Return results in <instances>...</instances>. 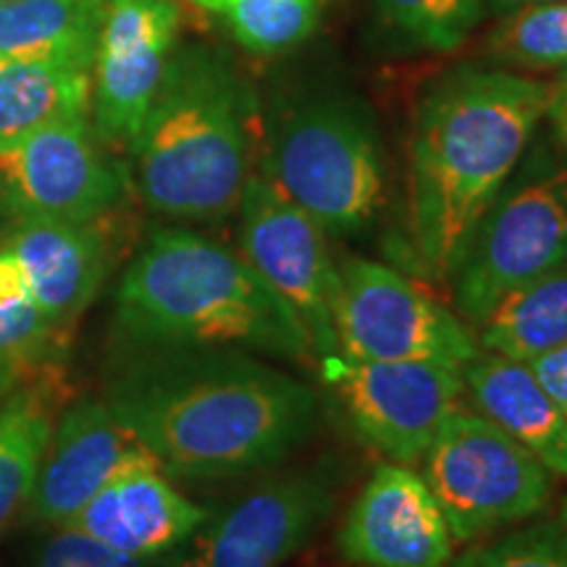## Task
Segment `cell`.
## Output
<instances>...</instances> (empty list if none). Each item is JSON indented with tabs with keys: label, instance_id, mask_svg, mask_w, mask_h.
Returning a JSON list of instances; mask_svg holds the SVG:
<instances>
[{
	"label": "cell",
	"instance_id": "obj_15",
	"mask_svg": "<svg viewBox=\"0 0 567 567\" xmlns=\"http://www.w3.org/2000/svg\"><path fill=\"white\" fill-rule=\"evenodd\" d=\"M151 455L109 402L84 396L53 423L30 499L32 515L55 528L66 526L118 471Z\"/></svg>",
	"mask_w": 567,
	"mask_h": 567
},
{
	"label": "cell",
	"instance_id": "obj_11",
	"mask_svg": "<svg viewBox=\"0 0 567 567\" xmlns=\"http://www.w3.org/2000/svg\"><path fill=\"white\" fill-rule=\"evenodd\" d=\"M124 195V176L87 118H63L0 151V197L21 221H101Z\"/></svg>",
	"mask_w": 567,
	"mask_h": 567
},
{
	"label": "cell",
	"instance_id": "obj_25",
	"mask_svg": "<svg viewBox=\"0 0 567 567\" xmlns=\"http://www.w3.org/2000/svg\"><path fill=\"white\" fill-rule=\"evenodd\" d=\"M321 0H224L218 13L250 53L274 55L302 42L318 24Z\"/></svg>",
	"mask_w": 567,
	"mask_h": 567
},
{
	"label": "cell",
	"instance_id": "obj_8",
	"mask_svg": "<svg viewBox=\"0 0 567 567\" xmlns=\"http://www.w3.org/2000/svg\"><path fill=\"white\" fill-rule=\"evenodd\" d=\"M237 208L245 260L300 318L326 373L342 360L337 339L339 268L326 231L281 193L266 168L247 176Z\"/></svg>",
	"mask_w": 567,
	"mask_h": 567
},
{
	"label": "cell",
	"instance_id": "obj_36",
	"mask_svg": "<svg viewBox=\"0 0 567 567\" xmlns=\"http://www.w3.org/2000/svg\"><path fill=\"white\" fill-rule=\"evenodd\" d=\"M0 3H9V0H0Z\"/></svg>",
	"mask_w": 567,
	"mask_h": 567
},
{
	"label": "cell",
	"instance_id": "obj_2",
	"mask_svg": "<svg viewBox=\"0 0 567 567\" xmlns=\"http://www.w3.org/2000/svg\"><path fill=\"white\" fill-rule=\"evenodd\" d=\"M547 105V82L505 69L452 71L423 97L410 151V234L431 279L452 281Z\"/></svg>",
	"mask_w": 567,
	"mask_h": 567
},
{
	"label": "cell",
	"instance_id": "obj_10",
	"mask_svg": "<svg viewBox=\"0 0 567 567\" xmlns=\"http://www.w3.org/2000/svg\"><path fill=\"white\" fill-rule=\"evenodd\" d=\"M323 375L337 389L354 434L400 465L423 460L465 389L460 368L423 360L342 358Z\"/></svg>",
	"mask_w": 567,
	"mask_h": 567
},
{
	"label": "cell",
	"instance_id": "obj_16",
	"mask_svg": "<svg viewBox=\"0 0 567 567\" xmlns=\"http://www.w3.org/2000/svg\"><path fill=\"white\" fill-rule=\"evenodd\" d=\"M208 517L151 455L118 471L66 526L124 555L158 559L184 547Z\"/></svg>",
	"mask_w": 567,
	"mask_h": 567
},
{
	"label": "cell",
	"instance_id": "obj_33",
	"mask_svg": "<svg viewBox=\"0 0 567 567\" xmlns=\"http://www.w3.org/2000/svg\"><path fill=\"white\" fill-rule=\"evenodd\" d=\"M446 567H476V565H473L471 555H465V557H460L457 563H452V565H446Z\"/></svg>",
	"mask_w": 567,
	"mask_h": 567
},
{
	"label": "cell",
	"instance_id": "obj_28",
	"mask_svg": "<svg viewBox=\"0 0 567 567\" xmlns=\"http://www.w3.org/2000/svg\"><path fill=\"white\" fill-rule=\"evenodd\" d=\"M34 567H153V559L124 555L82 530L59 526L38 549Z\"/></svg>",
	"mask_w": 567,
	"mask_h": 567
},
{
	"label": "cell",
	"instance_id": "obj_26",
	"mask_svg": "<svg viewBox=\"0 0 567 567\" xmlns=\"http://www.w3.org/2000/svg\"><path fill=\"white\" fill-rule=\"evenodd\" d=\"M386 21L425 51H457L486 13L484 0H373Z\"/></svg>",
	"mask_w": 567,
	"mask_h": 567
},
{
	"label": "cell",
	"instance_id": "obj_35",
	"mask_svg": "<svg viewBox=\"0 0 567 567\" xmlns=\"http://www.w3.org/2000/svg\"><path fill=\"white\" fill-rule=\"evenodd\" d=\"M6 400H9V396H6V394H0V405H3V402H6Z\"/></svg>",
	"mask_w": 567,
	"mask_h": 567
},
{
	"label": "cell",
	"instance_id": "obj_29",
	"mask_svg": "<svg viewBox=\"0 0 567 567\" xmlns=\"http://www.w3.org/2000/svg\"><path fill=\"white\" fill-rule=\"evenodd\" d=\"M526 365L534 371L538 384L547 389V394L557 402V408L567 415V344L538 354Z\"/></svg>",
	"mask_w": 567,
	"mask_h": 567
},
{
	"label": "cell",
	"instance_id": "obj_7",
	"mask_svg": "<svg viewBox=\"0 0 567 567\" xmlns=\"http://www.w3.org/2000/svg\"><path fill=\"white\" fill-rule=\"evenodd\" d=\"M423 463L455 544L528 520L551 496L547 467L481 413L455 410Z\"/></svg>",
	"mask_w": 567,
	"mask_h": 567
},
{
	"label": "cell",
	"instance_id": "obj_3",
	"mask_svg": "<svg viewBox=\"0 0 567 567\" xmlns=\"http://www.w3.org/2000/svg\"><path fill=\"white\" fill-rule=\"evenodd\" d=\"M116 326L142 347H231L313 358L308 331L243 252L187 229H155L116 287Z\"/></svg>",
	"mask_w": 567,
	"mask_h": 567
},
{
	"label": "cell",
	"instance_id": "obj_34",
	"mask_svg": "<svg viewBox=\"0 0 567 567\" xmlns=\"http://www.w3.org/2000/svg\"><path fill=\"white\" fill-rule=\"evenodd\" d=\"M563 523H567V496H565V502H563Z\"/></svg>",
	"mask_w": 567,
	"mask_h": 567
},
{
	"label": "cell",
	"instance_id": "obj_23",
	"mask_svg": "<svg viewBox=\"0 0 567 567\" xmlns=\"http://www.w3.org/2000/svg\"><path fill=\"white\" fill-rule=\"evenodd\" d=\"M61 375L38 381L0 405V534L30 505L42 455L55 423L53 389Z\"/></svg>",
	"mask_w": 567,
	"mask_h": 567
},
{
	"label": "cell",
	"instance_id": "obj_9",
	"mask_svg": "<svg viewBox=\"0 0 567 567\" xmlns=\"http://www.w3.org/2000/svg\"><path fill=\"white\" fill-rule=\"evenodd\" d=\"M337 339L344 360H423L460 371L481 352L463 318L373 260L339 268Z\"/></svg>",
	"mask_w": 567,
	"mask_h": 567
},
{
	"label": "cell",
	"instance_id": "obj_31",
	"mask_svg": "<svg viewBox=\"0 0 567 567\" xmlns=\"http://www.w3.org/2000/svg\"><path fill=\"white\" fill-rule=\"evenodd\" d=\"M488 3V9L499 11V13H507V11H515L520 9V6H534V3H559V0H484Z\"/></svg>",
	"mask_w": 567,
	"mask_h": 567
},
{
	"label": "cell",
	"instance_id": "obj_17",
	"mask_svg": "<svg viewBox=\"0 0 567 567\" xmlns=\"http://www.w3.org/2000/svg\"><path fill=\"white\" fill-rule=\"evenodd\" d=\"M6 247L24 268L34 302L59 329L90 308L109 274V239L97 221H21Z\"/></svg>",
	"mask_w": 567,
	"mask_h": 567
},
{
	"label": "cell",
	"instance_id": "obj_27",
	"mask_svg": "<svg viewBox=\"0 0 567 567\" xmlns=\"http://www.w3.org/2000/svg\"><path fill=\"white\" fill-rule=\"evenodd\" d=\"M467 555L476 567H567V523H536L509 530Z\"/></svg>",
	"mask_w": 567,
	"mask_h": 567
},
{
	"label": "cell",
	"instance_id": "obj_19",
	"mask_svg": "<svg viewBox=\"0 0 567 567\" xmlns=\"http://www.w3.org/2000/svg\"><path fill=\"white\" fill-rule=\"evenodd\" d=\"M105 0H9L0 3V59L95 66Z\"/></svg>",
	"mask_w": 567,
	"mask_h": 567
},
{
	"label": "cell",
	"instance_id": "obj_18",
	"mask_svg": "<svg viewBox=\"0 0 567 567\" xmlns=\"http://www.w3.org/2000/svg\"><path fill=\"white\" fill-rule=\"evenodd\" d=\"M463 381L481 415L567 478V415L526 363L481 350L463 368Z\"/></svg>",
	"mask_w": 567,
	"mask_h": 567
},
{
	"label": "cell",
	"instance_id": "obj_30",
	"mask_svg": "<svg viewBox=\"0 0 567 567\" xmlns=\"http://www.w3.org/2000/svg\"><path fill=\"white\" fill-rule=\"evenodd\" d=\"M547 116L551 122V130H555L559 145L567 151V69L557 76L555 84H549V105Z\"/></svg>",
	"mask_w": 567,
	"mask_h": 567
},
{
	"label": "cell",
	"instance_id": "obj_6",
	"mask_svg": "<svg viewBox=\"0 0 567 567\" xmlns=\"http://www.w3.org/2000/svg\"><path fill=\"white\" fill-rule=\"evenodd\" d=\"M567 264V163H530L505 184L465 247L452 284L463 321L478 326L513 289Z\"/></svg>",
	"mask_w": 567,
	"mask_h": 567
},
{
	"label": "cell",
	"instance_id": "obj_20",
	"mask_svg": "<svg viewBox=\"0 0 567 567\" xmlns=\"http://www.w3.org/2000/svg\"><path fill=\"white\" fill-rule=\"evenodd\" d=\"M66 329L34 302L30 279L9 247L0 250V394L59 375Z\"/></svg>",
	"mask_w": 567,
	"mask_h": 567
},
{
	"label": "cell",
	"instance_id": "obj_21",
	"mask_svg": "<svg viewBox=\"0 0 567 567\" xmlns=\"http://www.w3.org/2000/svg\"><path fill=\"white\" fill-rule=\"evenodd\" d=\"M92 71L0 59V151L63 118H87Z\"/></svg>",
	"mask_w": 567,
	"mask_h": 567
},
{
	"label": "cell",
	"instance_id": "obj_14",
	"mask_svg": "<svg viewBox=\"0 0 567 567\" xmlns=\"http://www.w3.org/2000/svg\"><path fill=\"white\" fill-rule=\"evenodd\" d=\"M339 549L354 567H446L455 538L421 473L381 463L347 509Z\"/></svg>",
	"mask_w": 567,
	"mask_h": 567
},
{
	"label": "cell",
	"instance_id": "obj_22",
	"mask_svg": "<svg viewBox=\"0 0 567 567\" xmlns=\"http://www.w3.org/2000/svg\"><path fill=\"white\" fill-rule=\"evenodd\" d=\"M484 352L530 363L567 344V264L502 297L478 323Z\"/></svg>",
	"mask_w": 567,
	"mask_h": 567
},
{
	"label": "cell",
	"instance_id": "obj_13",
	"mask_svg": "<svg viewBox=\"0 0 567 567\" xmlns=\"http://www.w3.org/2000/svg\"><path fill=\"white\" fill-rule=\"evenodd\" d=\"M334 492L321 473L268 481L208 517L184 544L179 567H281L329 517Z\"/></svg>",
	"mask_w": 567,
	"mask_h": 567
},
{
	"label": "cell",
	"instance_id": "obj_24",
	"mask_svg": "<svg viewBox=\"0 0 567 567\" xmlns=\"http://www.w3.org/2000/svg\"><path fill=\"white\" fill-rule=\"evenodd\" d=\"M488 48L520 69H567V0L507 11Z\"/></svg>",
	"mask_w": 567,
	"mask_h": 567
},
{
	"label": "cell",
	"instance_id": "obj_32",
	"mask_svg": "<svg viewBox=\"0 0 567 567\" xmlns=\"http://www.w3.org/2000/svg\"><path fill=\"white\" fill-rule=\"evenodd\" d=\"M195 6H203V9H210V11H218V6L224 3V0H193Z\"/></svg>",
	"mask_w": 567,
	"mask_h": 567
},
{
	"label": "cell",
	"instance_id": "obj_4",
	"mask_svg": "<svg viewBox=\"0 0 567 567\" xmlns=\"http://www.w3.org/2000/svg\"><path fill=\"white\" fill-rule=\"evenodd\" d=\"M132 153L151 210L179 221L229 216L250 176L247 97L234 71L208 53L168 61Z\"/></svg>",
	"mask_w": 567,
	"mask_h": 567
},
{
	"label": "cell",
	"instance_id": "obj_1",
	"mask_svg": "<svg viewBox=\"0 0 567 567\" xmlns=\"http://www.w3.org/2000/svg\"><path fill=\"white\" fill-rule=\"evenodd\" d=\"M126 431L182 478H229L310 436L313 389L231 347H142L105 396Z\"/></svg>",
	"mask_w": 567,
	"mask_h": 567
},
{
	"label": "cell",
	"instance_id": "obj_12",
	"mask_svg": "<svg viewBox=\"0 0 567 567\" xmlns=\"http://www.w3.org/2000/svg\"><path fill=\"white\" fill-rule=\"evenodd\" d=\"M179 9L174 0H105L92 66L95 132L111 145H132L168 69Z\"/></svg>",
	"mask_w": 567,
	"mask_h": 567
},
{
	"label": "cell",
	"instance_id": "obj_5",
	"mask_svg": "<svg viewBox=\"0 0 567 567\" xmlns=\"http://www.w3.org/2000/svg\"><path fill=\"white\" fill-rule=\"evenodd\" d=\"M264 168L326 234L363 229L384 195L373 126L342 101L310 103L284 118Z\"/></svg>",
	"mask_w": 567,
	"mask_h": 567
}]
</instances>
